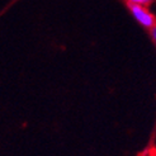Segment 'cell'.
Wrapping results in <instances>:
<instances>
[{
  "label": "cell",
  "instance_id": "3957f363",
  "mask_svg": "<svg viewBox=\"0 0 156 156\" xmlns=\"http://www.w3.org/2000/svg\"><path fill=\"white\" fill-rule=\"evenodd\" d=\"M151 36H152V40H154L155 43H156V26L151 28Z\"/></svg>",
  "mask_w": 156,
  "mask_h": 156
},
{
  "label": "cell",
  "instance_id": "7a4b0ae2",
  "mask_svg": "<svg viewBox=\"0 0 156 156\" xmlns=\"http://www.w3.org/2000/svg\"><path fill=\"white\" fill-rule=\"evenodd\" d=\"M129 4H136V5H147V4H150L152 0H128Z\"/></svg>",
  "mask_w": 156,
  "mask_h": 156
},
{
  "label": "cell",
  "instance_id": "6da1fadb",
  "mask_svg": "<svg viewBox=\"0 0 156 156\" xmlns=\"http://www.w3.org/2000/svg\"><path fill=\"white\" fill-rule=\"evenodd\" d=\"M129 10L135 19L145 28H152L155 27V18L154 15L146 10L142 5H136V4H129Z\"/></svg>",
  "mask_w": 156,
  "mask_h": 156
}]
</instances>
